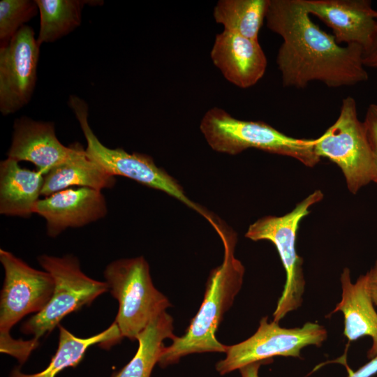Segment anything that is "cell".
Here are the masks:
<instances>
[{
    "label": "cell",
    "mask_w": 377,
    "mask_h": 377,
    "mask_svg": "<svg viewBox=\"0 0 377 377\" xmlns=\"http://www.w3.org/2000/svg\"><path fill=\"white\" fill-rule=\"evenodd\" d=\"M103 276L110 293L119 303L114 323L123 337L136 340L153 319L171 306L154 286L149 264L143 256L114 260L106 266Z\"/></svg>",
    "instance_id": "4"
},
{
    "label": "cell",
    "mask_w": 377,
    "mask_h": 377,
    "mask_svg": "<svg viewBox=\"0 0 377 377\" xmlns=\"http://www.w3.org/2000/svg\"><path fill=\"white\" fill-rule=\"evenodd\" d=\"M327 338L324 326L312 322L302 327H282L279 323L260 320L257 331L247 339L228 346L226 357L215 365L220 375L229 374L257 362L272 361L276 356L300 357L301 351L309 346H320Z\"/></svg>",
    "instance_id": "9"
},
{
    "label": "cell",
    "mask_w": 377,
    "mask_h": 377,
    "mask_svg": "<svg viewBox=\"0 0 377 377\" xmlns=\"http://www.w3.org/2000/svg\"><path fill=\"white\" fill-rule=\"evenodd\" d=\"M377 373V356L369 360V361L358 369L356 371L352 372L348 377H371Z\"/></svg>",
    "instance_id": "28"
},
{
    "label": "cell",
    "mask_w": 377,
    "mask_h": 377,
    "mask_svg": "<svg viewBox=\"0 0 377 377\" xmlns=\"http://www.w3.org/2000/svg\"><path fill=\"white\" fill-rule=\"evenodd\" d=\"M40 14L38 43H52L68 35L82 22L85 5H98V1L35 0Z\"/></svg>",
    "instance_id": "21"
},
{
    "label": "cell",
    "mask_w": 377,
    "mask_h": 377,
    "mask_svg": "<svg viewBox=\"0 0 377 377\" xmlns=\"http://www.w3.org/2000/svg\"><path fill=\"white\" fill-rule=\"evenodd\" d=\"M68 105L73 111L87 141V155L108 173L131 179L174 197L209 219L211 216L199 205L191 201L179 183L163 169L159 168L149 156L128 153L122 148L105 146L94 134L88 121V105L82 98L71 96Z\"/></svg>",
    "instance_id": "8"
},
{
    "label": "cell",
    "mask_w": 377,
    "mask_h": 377,
    "mask_svg": "<svg viewBox=\"0 0 377 377\" xmlns=\"http://www.w3.org/2000/svg\"><path fill=\"white\" fill-rule=\"evenodd\" d=\"M173 319L166 311L153 319L137 336L138 348L132 359L111 377H150L165 348L163 341L172 340Z\"/></svg>",
    "instance_id": "20"
},
{
    "label": "cell",
    "mask_w": 377,
    "mask_h": 377,
    "mask_svg": "<svg viewBox=\"0 0 377 377\" xmlns=\"http://www.w3.org/2000/svg\"><path fill=\"white\" fill-rule=\"evenodd\" d=\"M39 345V340L14 339L10 333H0V352L15 357L20 364H23Z\"/></svg>",
    "instance_id": "24"
},
{
    "label": "cell",
    "mask_w": 377,
    "mask_h": 377,
    "mask_svg": "<svg viewBox=\"0 0 377 377\" xmlns=\"http://www.w3.org/2000/svg\"><path fill=\"white\" fill-rule=\"evenodd\" d=\"M4 280L0 294V333L10 329L25 316L40 312L54 291L52 275L34 269L11 252L0 249Z\"/></svg>",
    "instance_id": "10"
},
{
    "label": "cell",
    "mask_w": 377,
    "mask_h": 377,
    "mask_svg": "<svg viewBox=\"0 0 377 377\" xmlns=\"http://www.w3.org/2000/svg\"><path fill=\"white\" fill-rule=\"evenodd\" d=\"M210 56L228 81L244 89L263 77L267 64L258 40L225 30L216 36Z\"/></svg>",
    "instance_id": "15"
},
{
    "label": "cell",
    "mask_w": 377,
    "mask_h": 377,
    "mask_svg": "<svg viewBox=\"0 0 377 377\" xmlns=\"http://www.w3.org/2000/svg\"><path fill=\"white\" fill-rule=\"evenodd\" d=\"M115 183V177L93 161L83 146L80 145L77 151L71 158L44 175L41 195L48 196L75 186L102 191L112 188Z\"/></svg>",
    "instance_id": "18"
},
{
    "label": "cell",
    "mask_w": 377,
    "mask_h": 377,
    "mask_svg": "<svg viewBox=\"0 0 377 377\" xmlns=\"http://www.w3.org/2000/svg\"><path fill=\"white\" fill-rule=\"evenodd\" d=\"M323 193L316 189L288 213L259 219L249 226L245 234L246 237L253 241L271 242L275 246L284 267L286 281L273 313L275 322L279 323L302 304L306 281L303 260L296 250L297 233L301 221L310 213L312 206L323 200Z\"/></svg>",
    "instance_id": "5"
},
{
    "label": "cell",
    "mask_w": 377,
    "mask_h": 377,
    "mask_svg": "<svg viewBox=\"0 0 377 377\" xmlns=\"http://www.w3.org/2000/svg\"><path fill=\"white\" fill-rule=\"evenodd\" d=\"M200 128L209 145L221 153L235 155L255 148L290 157L309 168L320 160L314 149L316 139L293 138L263 121L236 119L221 108L207 111Z\"/></svg>",
    "instance_id": "3"
},
{
    "label": "cell",
    "mask_w": 377,
    "mask_h": 377,
    "mask_svg": "<svg viewBox=\"0 0 377 377\" xmlns=\"http://www.w3.org/2000/svg\"><path fill=\"white\" fill-rule=\"evenodd\" d=\"M266 362H257L241 367L239 370L242 377H258L260 367Z\"/></svg>",
    "instance_id": "29"
},
{
    "label": "cell",
    "mask_w": 377,
    "mask_h": 377,
    "mask_svg": "<svg viewBox=\"0 0 377 377\" xmlns=\"http://www.w3.org/2000/svg\"><path fill=\"white\" fill-rule=\"evenodd\" d=\"M267 27L283 39L276 64L286 87L319 81L328 87L353 86L369 75L361 46H341L311 19L302 0H269Z\"/></svg>",
    "instance_id": "1"
},
{
    "label": "cell",
    "mask_w": 377,
    "mask_h": 377,
    "mask_svg": "<svg viewBox=\"0 0 377 377\" xmlns=\"http://www.w3.org/2000/svg\"><path fill=\"white\" fill-rule=\"evenodd\" d=\"M80 145L78 142L68 147L62 145L56 135L53 122L22 117L14 122L12 142L7 156L18 162L32 163L36 170L45 175L71 158Z\"/></svg>",
    "instance_id": "13"
},
{
    "label": "cell",
    "mask_w": 377,
    "mask_h": 377,
    "mask_svg": "<svg viewBox=\"0 0 377 377\" xmlns=\"http://www.w3.org/2000/svg\"><path fill=\"white\" fill-rule=\"evenodd\" d=\"M44 175L38 170L22 168L7 158L0 163V213L27 218L40 200Z\"/></svg>",
    "instance_id": "17"
},
{
    "label": "cell",
    "mask_w": 377,
    "mask_h": 377,
    "mask_svg": "<svg viewBox=\"0 0 377 377\" xmlns=\"http://www.w3.org/2000/svg\"><path fill=\"white\" fill-rule=\"evenodd\" d=\"M37 260L42 268L52 275L54 291L46 306L24 322L20 330L39 340L59 326L65 316L90 305L101 295L109 291V288L105 281H97L86 275L78 258L73 255L57 257L43 254Z\"/></svg>",
    "instance_id": "6"
},
{
    "label": "cell",
    "mask_w": 377,
    "mask_h": 377,
    "mask_svg": "<svg viewBox=\"0 0 377 377\" xmlns=\"http://www.w3.org/2000/svg\"><path fill=\"white\" fill-rule=\"evenodd\" d=\"M59 329L58 347L45 369L29 374L23 373L16 367L10 371L9 377H56L64 369L75 367L90 346L98 344L109 348L124 338L114 322L103 332L87 338L77 337L62 325H59Z\"/></svg>",
    "instance_id": "19"
},
{
    "label": "cell",
    "mask_w": 377,
    "mask_h": 377,
    "mask_svg": "<svg viewBox=\"0 0 377 377\" xmlns=\"http://www.w3.org/2000/svg\"><path fill=\"white\" fill-rule=\"evenodd\" d=\"M341 298L332 313L343 316V334L349 341L369 337L371 346L367 351L371 360L377 356V312L367 286L366 274L353 282L349 268L344 267L341 276Z\"/></svg>",
    "instance_id": "16"
},
{
    "label": "cell",
    "mask_w": 377,
    "mask_h": 377,
    "mask_svg": "<svg viewBox=\"0 0 377 377\" xmlns=\"http://www.w3.org/2000/svg\"><path fill=\"white\" fill-rule=\"evenodd\" d=\"M269 0H221L214 9V17L224 30L258 40Z\"/></svg>",
    "instance_id": "22"
},
{
    "label": "cell",
    "mask_w": 377,
    "mask_h": 377,
    "mask_svg": "<svg viewBox=\"0 0 377 377\" xmlns=\"http://www.w3.org/2000/svg\"><path fill=\"white\" fill-rule=\"evenodd\" d=\"M362 62L365 67L377 68V20L371 41L363 49Z\"/></svg>",
    "instance_id": "26"
},
{
    "label": "cell",
    "mask_w": 377,
    "mask_h": 377,
    "mask_svg": "<svg viewBox=\"0 0 377 377\" xmlns=\"http://www.w3.org/2000/svg\"><path fill=\"white\" fill-rule=\"evenodd\" d=\"M108 213L102 191L87 187L69 188L40 199L34 208L46 221L47 235L57 237L69 228H80Z\"/></svg>",
    "instance_id": "12"
},
{
    "label": "cell",
    "mask_w": 377,
    "mask_h": 377,
    "mask_svg": "<svg viewBox=\"0 0 377 377\" xmlns=\"http://www.w3.org/2000/svg\"><path fill=\"white\" fill-rule=\"evenodd\" d=\"M219 234L224 246L223 261L210 272L202 302L184 334L176 336L163 348L158 362L161 368L191 354L226 352L228 346L219 341L216 333L242 288L244 267L234 255L236 237L223 230Z\"/></svg>",
    "instance_id": "2"
},
{
    "label": "cell",
    "mask_w": 377,
    "mask_h": 377,
    "mask_svg": "<svg viewBox=\"0 0 377 377\" xmlns=\"http://www.w3.org/2000/svg\"><path fill=\"white\" fill-rule=\"evenodd\" d=\"M314 149L320 158H327L340 168L352 194L373 182L372 153L353 97L343 99L337 120L316 138Z\"/></svg>",
    "instance_id": "7"
},
{
    "label": "cell",
    "mask_w": 377,
    "mask_h": 377,
    "mask_svg": "<svg viewBox=\"0 0 377 377\" xmlns=\"http://www.w3.org/2000/svg\"><path fill=\"white\" fill-rule=\"evenodd\" d=\"M309 13L333 31L338 44L357 45L364 49L374 32L377 11L369 0H302Z\"/></svg>",
    "instance_id": "14"
},
{
    "label": "cell",
    "mask_w": 377,
    "mask_h": 377,
    "mask_svg": "<svg viewBox=\"0 0 377 377\" xmlns=\"http://www.w3.org/2000/svg\"><path fill=\"white\" fill-rule=\"evenodd\" d=\"M40 45L32 27L24 25L0 47V111L9 115L30 101L37 81Z\"/></svg>",
    "instance_id": "11"
},
{
    "label": "cell",
    "mask_w": 377,
    "mask_h": 377,
    "mask_svg": "<svg viewBox=\"0 0 377 377\" xmlns=\"http://www.w3.org/2000/svg\"><path fill=\"white\" fill-rule=\"evenodd\" d=\"M365 274L371 297L374 304L377 306V260Z\"/></svg>",
    "instance_id": "27"
},
{
    "label": "cell",
    "mask_w": 377,
    "mask_h": 377,
    "mask_svg": "<svg viewBox=\"0 0 377 377\" xmlns=\"http://www.w3.org/2000/svg\"><path fill=\"white\" fill-rule=\"evenodd\" d=\"M39 13L36 1H0V47L8 43L17 31Z\"/></svg>",
    "instance_id": "23"
},
{
    "label": "cell",
    "mask_w": 377,
    "mask_h": 377,
    "mask_svg": "<svg viewBox=\"0 0 377 377\" xmlns=\"http://www.w3.org/2000/svg\"><path fill=\"white\" fill-rule=\"evenodd\" d=\"M363 123L374 160L373 182L377 184V104L369 105Z\"/></svg>",
    "instance_id": "25"
}]
</instances>
